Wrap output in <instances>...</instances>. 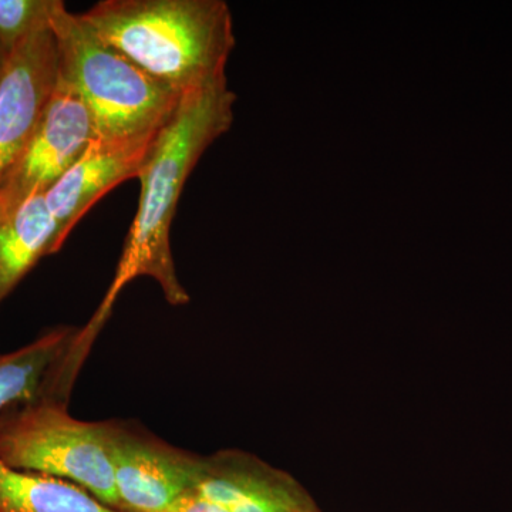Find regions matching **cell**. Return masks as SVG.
Returning a JSON list of instances; mask_svg holds the SVG:
<instances>
[{
  "mask_svg": "<svg viewBox=\"0 0 512 512\" xmlns=\"http://www.w3.org/2000/svg\"><path fill=\"white\" fill-rule=\"evenodd\" d=\"M235 100L237 96L228 89L227 80L185 94L174 116L158 134L137 177L141 183L140 202L116 275L89 325L76 333L70 349L74 359L82 362L109 319L120 292L140 276L153 278L170 305L190 302L175 271L171 225L195 165L231 127Z\"/></svg>",
  "mask_w": 512,
  "mask_h": 512,
  "instance_id": "obj_1",
  "label": "cell"
},
{
  "mask_svg": "<svg viewBox=\"0 0 512 512\" xmlns=\"http://www.w3.org/2000/svg\"><path fill=\"white\" fill-rule=\"evenodd\" d=\"M80 18L107 45L181 96L227 80L235 37L222 0H104Z\"/></svg>",
  "mask_w": 512,
  "mask_h": 512,
  "instance_id": "obj_2",
  "label": "cell"
},
{
  "mask_svg": "<svg viewBox=\"0 0 512 512\" xmlns=\"http://www.w3.org/2000/svg\"><path fill=\"white\" fill-rule=\"evenodd\" d=\"M50 28L56 39L59 77L82 96L97 140L133 143L156 138L184 96L107 45L60 0Z\"/></svg>",
  "mask_w": 512,
  "mask_h": 512,
  "instance_id": "obj_3",
  "label": "cell"
},
{
  "mask_svg": "<svg viewBox=\"0 0 512 512\" xmlns=\"http://www.w3.org/2000/svg\"><path fill=\"white\" fill-rule=\"evenodd\" d=\"M113 423L74 419L60 400L42 397L0 417V461L16 470L69 481L121 508L111 458Z\"/></svg>",
  "mask_w": 512,
  "mask_h": 512,
  "instance_id": "obj_4",
  "label": "cell"
},
{
  "mask_svg": "<svg viewBox=\"0 0 512 512\" xmlns=\"http://www.w3.org/2000/svg\"><path fill=\"white\" fill-rule=\"evenodd\" d=\"M92 114L79 92L57 80L25 153L0 184V215L36 194H46L96 140Z\"/></svg>",
  "mask_w": 512,
  "mask_h": 512,
  "instance_id": "obj_5",
  "label": "cell"
},
{
  "mask_svg": "<svg viewBox=\"0 0 512 512\" xmlns=\"http://www.w3.org/2000/svg\"><path fill=\"white\" fill-rule=\"evenodd\" d=\"M59 80L50 25L30 36L0 73V184L32 140Z\"/></svg>",
  "mask_w": 512,
  "mask_h": 512,
  "instance_id": "obj_6",
  "label": "cell"
},
{
  "mask_svg": "<svg viewBox=\"0 0 512 512\" xmlns=\"http://www.w3.org/2000/svg\"><path fill=\"white\" fill-rule=\"evenodd\" d=\"M111 458L124 512H167L200 474L201 458L114 423Z\"/></svg>",
  "mask_w": 512,
  "mask_h": 512,
  "instance_id": "obj_7",
  "label": "cell"
},
{
  "mask_svg": "<svg viewBox=\"0 0 512 512\" xmlns=\"http://www.w3.org/2000/svg\"><path fill=\"white\" fill-rule=\"evenodd\" d=\"M192 493L228 512H319L288 474L232 451L201 458Z\"/></svg>",
  "mask_w": 512,
  "mask_h": 512,
  "instance_id": "obj_8",
  "label": "cell"
},
{
  "mask_svg": "<svg viewBox=\"0 0 512 512\" xmlns=\"http://www.w3.org/2000/svg\"><path fill=\"white\" fill-rule=\"evenodd\" d=\"M156 138L133 143H106L96 138L77 163L46 192L60 247L74 225L101 197L123 181L138 177Z\"/></svg>",
  "mask_w": 512,
  "mask_h": 512,
  "instance_id": "obj_9",
  "label": "cell"
},
{
  "mask_svg": "<svg viewBox=\"0 0 512 512\" xmlns=\"http://www.w3.org/2000/svg\"><path fill=\"white\" fill-rule=\"evenodd\" d=\"M60 248L45 194L33 195L15 210L0 215V303L43 256Z\"/></svg>",
  "mask_w": 512,
  "mask_h": 512,
  "instance_id": "obj_10",
  "label": "cell"
},
{
  "mask_svg": "<svg viewBox=\"0 0 512 512\" xmlns=\"http://www.w3.org/2000/svg\"><path fill=\"white\" fill-rule=\"evenodd\" d=\"M74 336V329H53L23 348L0 355V412L45 396L50 377Z\"/></svg>",
  "mask_w": 512,
  "mask_h": 512,
  "instance_id": "obj_11",
  "label": "cell"
},
{
  "mask_svg": "<svg viewBox=\"0 0 512 512\" xmlns=\"http://www.w3.org/2000/svg\"><path fill=\"white\" fill-rule=\"evenodd\" d=\"M0 512H121L60 478L16 470L0 461Z\"/></svg>",
  "mask_w": 512,
  "mask_h": 512,
  "instance_id": "obj_12",
  "label": "cell"
},
{
  "mask_svg": "<svg viewBox=\"0 0 512 512\" xmlns=\"http://www.w3.org/2000/svg\"><path fill=\"white\" fill-rule=\"evenodd\" d=\"M59 0H0V52L9 57L47 28Z\"/></svg>",
  "mask_w": 512,
  "mask_h": 512,
  "instance_id": "obj_13",
  "label": "cell"
},
{
  "mask_svg": "<svg viewBox=\"0 0 512 512\" xmlns=\"http://www.w3.org/2000/svg\"><path fill=\"white\" fill-rule=\"evenodd\" d=\"M167 512H228L220 505L205 500L200 495L190 493L181 497Z\"/></svg>",
  "mask_w": 512,
  "mask_h": 512,
  "instance_id": "obj_14",
  "label": "cell"
},
{
  "mask_svg": "<svg viewBox=\"0 0 512 512\" xmlns=\"http://www.w3.org/2000/svg\"><path fill=\"white\" fill-rule=\"evenodd\" d=\"M6 63H8V60H6V57L3 56L2 52H0V73H2L3 70H5Z\"/></svg>",
  "mask_w": 512,
  "mask_h": 512,
  "instance_id": "obj_15",
  "label": "cell"
}]
</instances>
